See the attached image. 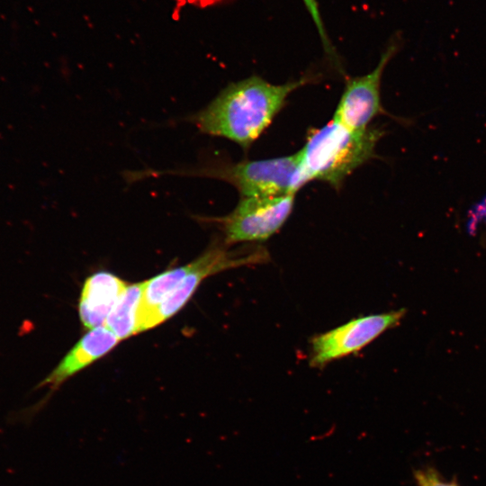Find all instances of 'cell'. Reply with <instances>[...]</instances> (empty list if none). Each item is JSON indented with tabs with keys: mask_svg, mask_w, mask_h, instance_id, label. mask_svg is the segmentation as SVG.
Segmentation results:
<instances>
[{
	"mask_svg": "<svg viewBox=\"0 0 486 486\" xmlns=\"http://www.w3.org/2000/svg\"><path fill=\"white\" fill-rule=\"evenodd\" d=\"M309 81L304 77L274 85L252 76L228 85L187 121L203 134L228 139L248 149L271 124L288 96Z\"/></svg>",
	"mask_w": 486,
	"mask_h": 486,
	"instance_id": "1",
	"label": "cell"
},
{
	"mask_svg": "<svg viewBox=\"0 0 486 486\" xmlns=\"http://www.w3.org/2000/svg\"><path fill=\"white\" fill-rule=\"evenodd\" d=\"M383 131L376 127L353 130L332 119L308 135L298 152L296 188L312 180L339 188L357 167L374 157V149Z\"/></svg>",
	"mask_w": 486,
	"mask_h": 486,
	"instance_id": "2",
	"label": "cell"
},
{
	"mask_svg": "<svg viewBox=\"0 0 486 486\" xmlns=\"http://www.w3.org/2000/svg\"><path fill=\"white\" fill-rule=\"evenodd\" d=\"M298 153L274 158L230 162L212 159L189 168L166 171L130 172L131 181L143 177L174 175L224 181L233 185L241 198L270 197L295 194Z\"/></svg>",
	"mask_w": 486,
	"mask_h": 486,
	"instance_id": "3",
	"label": "cell"
},
{
	"mask_svg": "<svg viewBox=\"0 0 486 486\" xmlns=\"http://www.w3.org/2000/svg\"><path fill=\"white\" fill-rule=\"evenodd\" d=\"M294 201L295 194L240 198L230 213L213 221L219 224L225 245L265 241L286 222Z\"/></svg>",
	"mask_w": 486,
	"mask_h": 486,
	"instance_id": "4",
	"label": "cell"
},
{
	"mask_svg": "<svg viewBox=\"0 0 486 486\" xmlns=\"http://www.w3.org/2000/svg\"><path fill=\"white\" fill-rule=\"evenodd\" d=\"M268 260L267 252L256 248L250 252L235 255L222 246L212 245L194 261L178 286L140 324L138 332L152 328L178 312L188 302L199 284L208 276L222 270Z\"/></svg>",
	"mask_w": 486,
	"mask_h": 486,
	"instance_id": "5",
	"label": "cell"
},
{
	"mask_svg": "<svg viewBox=\"0 0 486 486\" xmlns=\"http://www.w3.org/2000/svg\"><path fill=\"white\" fill-rule=\"evenodd\" d=\"M405 314L406 310L400 309L363 316L315 336L310 343V366L321 368L360 351L383 332L397 326Z\"/></svg>",
	"mask_w": 486,
	"mask_h": 486,
	"instance_id": "6",
	"label": "cell"
},
{
	"mask_svg": "<svg viewBox=\"0 0 486 486\" xmlns=\"http://www.w3.org/2000/svg\"><path fill=\"white\" fill-rule=\"evenodd\" d=\"M119 341V338L105 326L89 329L66 354L57 366L34 388L37 390L49 387V392L33 405L11 414L8 420L11 423L30 424L48 404L53 393L68 379L105 356Z\"/></svg>",
	"mask_w": 486,
	"mask_h": 486,
	"instance_id": "7",
	"label": "cell"
},
{
	"mask_svg": "<svg viewBox=\"0 0 486 486\" xmlns=\"http://www.w3.org/2000/svg\"><path fill=\"white\" fill-rule=\"evenodd\" d=\"M401 40L392 39L378 65L370 73L348 79L334 113V119L353 130H364L377 115L383 113L380 86L383 70L399 51Z\"/></svg>",
	"mask_w": 486,
	"mask_h": 486,
	"instance_id": "8",
	"label": "cell"
},
{
	"mask_svg": "<svg viewBox=\"0 0 486 486\" xmlns=\"http://www.w3.org/2000/svg\"><path fill=\"white\" fill-rule=\"evenodd\" d=\"M127 285L109 272L100 271L90 275L84 283L78 302L83 325L89 329L104 326Z\"/></svg>",
	"mask_w": 486,
	"mask_h": 486,
	"instance_id": "9",
	"label": "cell"
},
{
	"mask_svg": "<svg viewBox=\"0 0 486 486\" xmlns=\"http://www.w3.org/2000/svg\"><path fill=\"white\" fill-rule=\"evenodd\" d=\"M191 269V263L166 270L142 282L143 289L138 311L137 333L140 324L178 286Z\"/></svg>",
	"mask_w": 486,
	"mask_h": 486,
	"instance_id": "10",
	"label": "cell"
},
{
	"mask_svg": "<svg viewBox=\"0 0 486 486\" xmlns=\"http://www.w3.org/2000/svg\"><path fill=\"white\" fill-rule=\"evenodd\" d=\"M142 289L143 283L128 284L104 325L120 341L137 334L138 311Z\"/></svg>",
	"mask_w": 486,
	"mask_h": 486,
	"instance_id": "11",
	"label": "cell"
},
{
	"mask_svg": "<svg viewBox=\"0 0 486 486\" xmlns=\"http://www.w3.org/2000/svg\"><path fill=\"white\" fill-rule=\"evenodd\" d=\"M303 3L315 23L326 53L336 59V53L324 28L317 0H303Z\"/></svg>",
	"mask_w": 486,
	"mask_h": 486,
	"instance_id": "12",
	"label": "cell"
},
{
	"mask_svg": "<svg viewBox=\"0 0 486 486\" xmlns=\"http://www.w3.org/2000/svg\"><path fill=\"white\" fill-rule=\"evenodd\" d=\"M419 486H457L456 484L440 479L434 472L421 471L416 472Z\"/></svg>",
	"mask_w": 486,
	"mask_h": 486,
	"instance_id": "13",
	"label": "cell"
}]
</instances>
